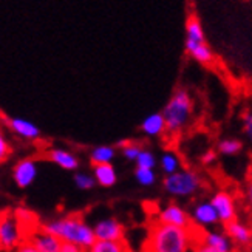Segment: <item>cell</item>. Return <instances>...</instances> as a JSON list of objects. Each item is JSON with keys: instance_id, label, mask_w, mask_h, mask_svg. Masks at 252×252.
Returning a JSON list of instances; mask_svg holds the SVG:
<instances>
[{"instance_id": "obj_1", "label": "cell", "mask_w": 252, "mask_h": 252, "mask_svg": "<svg viewBox=\"0 0 252 252\" xmlns=\"http://www.w3.org/2000/svg\"><path fill=\"white\" fill-rule=\"evenodd\" d=\"M201 231L196 226L177 227L153 220L142 252H192L200 242Z\"/></svg>"}, {"instance_id": "obj_2", "label": "cell", "mask_w": 252, "mask_h": 252, "mask_svg": "<svg viewBox=\"0 0 252 252\" xmlns=\"http://www.w3.org/2000/svg\"><path fill=\"white\" fill-rule=\"evenodd\" d=\"M43 231L58 237L62 243L76 245L85 251H89L94 243L96 237L93 226L84 220L81 214H70L61 218H53L40 224Z\"/></svg>"}, {"instance_id": "obj_3", "label": "cell", "mask_w": 252, "mask_h": 252, "mask_svg": "<svg viewBox=\"0 0 252 252\" xmlns=\"http://www.w3.org/2000/svg\"><path fill=\"white\" fill-rule=\"evenodd\" d=\"M161 113L164 119H166V135L172 138L181 135L189 127L193 115V102L190 94L183 89L175 90V93L172 94V97L166 104V107L162 108Z\"/></svg>"}, {"instance_id": "obj_4", "label": "cell", "mask_w": 252, "mask_h": 252, "mask_svg": "<svg viewBox=\"0 0 252 252\" xmlns=\"http://www.w3.org/2000/svg\"><path fill=\"white\" fill-rule=\"evenodd\" d=\"M162 188L175 198H190L203 188V177L195 169L183 167L173 175L162 178Z\"/></svg>"}, {"instance_id": "obj_5", "label": "cell", "mask_w": 252, "mask_h": 252, "mask_svg": "<svg viewBox=\"0 0 252 252\" xmlns=\"http://www.w3.org/2000/svg\"><path fill=\"white\" fill-rule=\"evenodd\" d=\"M25 240V232L19 224L14 211L0 212V251L14 252Z\"/></svg>"}, {"instance_id": "obj_6", "label": "cell", "mask_w": 252, "mask_h": 252, "mask_svg": "<svg viewBox=\"0 0 252 252\" xmlns=\"http://www.w3.org/2000/svg\"><path fill=\"white\" fill-rule=\"evenodd\" d=\"M211 203L215 207L220 224L227 226L237 220V204L234 195L229 190H218L211 196Z\"/></svg>"}, {"instance_id": "obj_7", "label": "cell", "mask_w": 252, "mask_h": 252, "mask_svg": "<svg viewBox=\"0 0 252 252\" xmlns=\"http://www.w3.org/2000/svg\"><path fill=\"white\" fill-rule=\"evenodd\" d=\"M155 215H157L155 221L162 223V224L177 226V227H192L193 226L189 212L177 203H169L166 206H162Z\"/></svg>"}, {"instance_id": "obj_8", "label": "cell", "mask_w": 252, "mask_h": 252, "mask_svg": "<svg viewBox=\"0 0 252 252\" xmlns=\"http://www.w3.org/2000/svg\"><path fill=\"white\" fill-rule=\"evenodd\" d=\"M96 240L101 242H123L126 240V227L115 217H107L93 224Z\"/></svg>"}, {"instance_id": "obj_9", "label": "cell", "mask_w": 252, "mask_h": 252, "mask_svg": "<svg viewBox=\"0 0 252 252\" xmlns=\"http://www.w3.org/2000/svg\"><path fill=\"white\" fill-rule=\"evenodd\" d=\"M189 215H190V220L193 223V226L203 229H209L215 224L220 223L218 220V215H217V211L215 207L212 206L211 200H201V201H196L189 211Z\"/></svg>"}, {"instance_id": "obj_10", "label": "cell", "mask_w": 252, "mask_h": 252, "mask_svg": "<svg viewBox=\"0 0 252 252\" xmlns=\"http://www.w3.org/2000/svg\"><path fill=\"white\" fill-rule=\"evenodd\" d=\"M39 173V166L34 158H24L14 164L13 167V181L17 184V188L27 189L36 181Z\"/></svg>"}, {"instance_id": "obj_11", "label": "cell", "mask_w": 252, "mask_h": 252, "mask_svg": "<svg viewBox=\"0 0 252 252\" xmlns=\"http://www.w3.org/2000/svg\"><path fill=\"white\" fill-rule=\"evenodd\" d=\"M25 240L34 245L39 252H61L63 245L58 237L43 231L42 226H37L32 231H30L25 235Z\"/></svg>"}, {"instance_id": "obj_12", "label": "cell", "mask_w": 252, "mask_h": 252, "mask_svg": "<svg viewBox=\"0 0 252 252\" xmlns=\"http://www.w3.org/2000/svg\"><path fill=\"white\" fill-rule=\"evenodd\" d=\"M2 123L6 128H9L14 135L19 138H24L28 141H37L40 138V128L32 124L31 121H27L24 118H11L2 115Z\"/></svg>"}, {"instance_id": "obj_13", "label": "cell", "mask_w": 252, "mask_h": 252, "mask_svg": "<svg viewBox=\"0 0 252 252\" xmlns=\"http://www.w3.org/2000/svg\"><path fill=\"white\" fill-rule=\"evenodd\" d=\"M214 252H235V245L229 238L226 231H215V229H206L200 234V242Z\"/></svg>"}, {"instance_id": "obj_14", "label": "cell", "mask_w": 252, "mask_h": 252, "mask_svg": "<svg viewBox=\"0 0 252 252\" xmlns=\"http://www.w3.org/2000/svg\"><path fill=\"white\" fill-rule=\"evenodd\" d=\"M45 158L63 170H78L79 169V158L74 155L71 150L62 149V147H53L45 153Z\"/></svg>"}, {"instance_id": "obj_15", "label": "cell", "mask_w": 252, "mask_h": 252, "mask_svg": "<svg viewBox=\"0 0 252 252\" xmlns=\"http://www.w3.org/2000/svg\"><path fill=\"white\" fill-rule=\"evenodd\" d=\"M224 231L232 240L235 248H249L252 245V229L246 223L235 220L224 226Z\"/></svg>"}, {"instance_id": "obj_16", "label": "cell", "mask_w": 252, "mask_h": 252, "mask_svg": "<svg viewBox=\"0 0 252 252\" xmlns=\"http://www.w3.org/2000/svg\"><path fill=\"white\" fill-rule=\"evenodd\" d=\"M139 128L147 138H161L167 133L166 119H164L161 112L150 113L149 116H146L144 119H142Z\"/></svg>"}, {"instance_id": "obj_17", "label": "cell", "mask_w": 252, "mask_h": 252, "mask_svg": "<svg viewBox=\"0 0 252 252\" xmlns=\"http://www.w3.org/2000/svg\"><path fill=\"white\" fill-rule=\"evenodd\" d=\"M186 50L195 61L203 65H211L214 62V53L206 42H193L186 39Z\"/></svg>"}, {"instance_id": "obj_18", "label": "cell", "mask_w": 252, "mask_h": 252, "mask_svg": "<svg viewBox=\"0 0 252 252\" xmlns=\"http://www.w3.org/2000/svg\"><path fill=\"white\" fill-rule=\"evenodd\" d=\"M93 177L96 184L101 188H113L118 181V173L113 164H101V166H93Z\"/></svg>"}, {"instance_id": "obj_19", "label": "cell", "mask_w": 252, "mask_h": 252, "mask_svg": "<svg viewBox=\"0 0 252 252\" xmlns=\"http://www.w3.org/2000/svg\"><path fill=\"white\" fill-rule=\"evenodd\" d=\"M118 149L113 146H96L90 152L92 166H101V164H112L116 158Z\"/></svg>"}, {"instance_id": "obj_20", "label": "cell", "mask_w": 252, "mask_h": 252, "mask_svg": "<svg viewBox=\"0 0 252 252\" xmlns=\"http://www.w3.org/2000/svg\"><path fill=\"white\" fill-rule=\"evenodd\" d=\"M158 166L164 173V177H167V175H173L183 169V161L181 157L175 152H164L158 161Z\"/></svg>"}, {"instance_id": "obj_21", "label": "cell", "mask_w": 252, "mask_h": 252, "mask_svg": "<svg viewBox=\"0 0 252 252\" xmlns=\"http://www.w3.org/2000/svg\"><path fill=\"white\" fill-rule=\"evenodd\" d=\"M116 149L123 153V157L128 161H136L139 153L142 152V149H144V146L139 144V142L136 141H131V139H121L116 144Z\"/></svg>"}, {"instance_id": "obj_22", "label": "cell", "mask_w": 252, "mask_h": 252, "mask_svg": "<svg viewBox=\"0 0 252 252\" xmlns=\"http://www.w3.org/2000/svg\"><path fill=\"white\" fill-rule=\"evenodd\" d=\"M14 215L17 218L19 224L22 226V229H24L25 235L32 231L34 227H37V217L34 212L28 211L27 207H17V209L14 211Z\"/></svg>"}, {"instance_id": "obj_23", "label": "cell", "mask_w": 252, "mask_h": 252, "mask_svg": "<svg viewBox=\"0 0 252 252\" xmlns=\"http://www.w3.org/2000/svg\"><path fill=\"white\" fill-rule=\"evenodd\" d=\"M217 150L218 153H221L224 157H234L243 150V142L237 138H224L218 141Z\"/></svg>"}, {"instance_id": "obj_24", "label": "cell", "mask_w": 252, "mask_h": 252, "mask_svg": "<svg viewBox=\"0 0 252 252\" xmlns=\"http://www.w3.org/2000/svg\"><path fill=\"white\" fill-rule=\"evenodd\" d=\"M87 252H131L126 240L123 242H101L96 240V243Z\"/></svg>"}, {"instance_id": "obj_25", "label": "cell", "mask_w": 252, "mask_h": 252, "mask_svg": "<svg viewBox=\"0 0 252 252\" xmlns=\"http://www.w3.org/2000/svg\"><path fill=\"white\" fill-rule=\"evenodd\" d=\"M186 32H188V40L193 42H206L204 39V32L201 28L200 20L195 16H190L188 20V25H186Z\"/></svg>"}, {"instance_id": "obj_26", "label": "cell", "mask_w": 252, "mask_h": 252, "mask_svg": "<svg viewBox=\"0 0 252 252\" xmlns=\"http://www.w3.org/2000/svg\"><path fill=\"white\" fill-rule=\"evenodd\" d=\"M135 180L139 186H142V188H150V186H153L158 181V177H157L155 169L136 167L135 169Z\"/></svg>"}, {"instance_id": "obj_27", "label": "cell", "mask_w": 252, "mask_h": 252, "mask_svg": "<svg viewBox=\"0 0 252 252\" xmlns=\"http://www.w3.org/2000/svg\"><path fill=\"white\" fill-rule=\"evenodd\" d=\"M135 162H136V167H141V169H155L158 166V159L155 157V153L147 147L142 149V152L139 153V157Z\"/></svg>"}, {"instance_id": "obj_28", "label": "cell", "mask_w": 252, "mask_h": 252, "mask_svg": "<svg viewBox=\"0 0 252 252\" xmlns=\"http://www.w3.org/2000/svg\"><path fill=\"white\" fill-rule=\"evenodd\" d=\"M73 180H74L76 188L81 189V190H92L94 186H96V180L93 177V173L78 172V173H74Z\"/></svg>"}, {"instance_id": "obj_29", "label": "cell", "mask_w": 252, "mask_h": 252, "mask_svg": "<svg viewBox=\"0 0 252 252\" xmlns=\"http://www.w3.org/2000/svg\"><path fill=\"white\" fill-rule=\"evenodd\" d=\"M9 153H11V146L6 136L3 135V131L0 130V164L5 162L9 158Z\"/></svg>"}, {"instance_id": "obj_30", "label": "cell", "mask_w": 252, "mask_h": 252, "mask_svg": "<svg viewBox=\"0 0 252 252\" xmlns=\"http://www.w3.org/2000/svg\"><path fill=\"white\" fill-rule=\"evenodd\" d=\"M243 131L249 141H252V112H246L243 115Z\"/></svg>"}, {"instance_id": "obj_31", "label": "cell", "mask_w": 252, "mask_h": 252, "mask_svg": "<svg viewBox=\"0 0 252 252\" xmlns=\"http://www.w3.org/2000/svg\"><path fill=\"white\" fill-rule=\"evenodd\" d=\"M214 162H217V152L206 150L201 155V164H204V166H212Z\"/></svg>"}, {"instance_id": "obj_32", "label": "cell", "mask_w": 252, "mask_h": 252, "mask_svg": "<svg viewBox=\"0 0 252 252\" xmlns=\"http://www.w3.org/2000/svg\"><path fill=\"white\" fill-rule=\"evenodd\" d=\"M14 252H39V251L36 249V246L32 245L31 242H28V240H24V242H22V245Z\"/></svg>"}, {"instance_id": "obj_33", "label": "cell", "mask_w": 252, "mask_h": 252, "mask_svg": "<svg viewBox=\"0 0 252 252\" xmlns=\"http://www.w3.org/2000/svg\"><path fill=\"white\" fill-rule=\"evenodd\" d=\"M61 252H87L85 249L76 246V245H70V243H63L62 245V251Z\"/></svg>"}, {"instance_id": "obj_34", "label": "cell", "mask_w": 252, "mask_h": 252, "mask_svg": "<svg viewBox=\"0 0 252 252\" xmlns=\"http://www.w3.org/2000/svg\"><path fill=\"white\" fill-rule=\"evenodd\" d=\"M246 201L252 209V180H249V183L246 186Z\"/></svg>"}, {"instance_id": "obj_35", "label": "cell", "mask_w": 252, "mask_h": 252, "mask_svg": "<svg viewBox=\"0 0 252 252\" xmlns=\"http://www.w3.org/2000/svg\"><path fill=\"white\" fill-rule=\"evenodd\" d=\"M192 252H214V251H212V249H209L207 246H204L203 243H196Z\"/></svg>"}]
</instances>
